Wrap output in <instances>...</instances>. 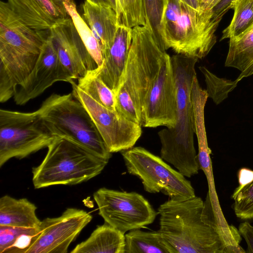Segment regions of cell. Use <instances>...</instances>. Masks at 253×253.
Masks as SVG:
<instances>
[{
  "label": "cell",
  "instance_id": "cell-26",
  "mask_svg": "<svg viewBox=\"0 0 253 253\" xmlns=\"http://www.w3.org/2000/svg\"><path fill=\"white\" fill-rule=\"evenodd\" d=\"M197 140L198 144V160L200 169L204 171L208 181L209 186L208 194L210 197L212 206L217 218L222 225H225L227 222L220 207L215 187L212 163L210 157L211 151L209 147L207 138H200Z\"/></svg>",
  "mask_w": 253,
  "mask_h": 253
},
{
  "label": "cell",
  "instance_id": "cell-9",
  "mask_svg": "<svg viewBox=\"0 0 253 253\" xmlns=\"http://www.w3.org/2000/svg\"><path fill=\"white\" fill-rule=\"evenodd\" d=\"M93 198L105 222L124 234L152 223L158 214L146 198L135 192L103 187L94 192Z\"/></svg>",
  "mask_w": 253,
  "mask_h": 253
},
{
  "label": "cell",
  "instance_id": "cell-23",
  "mask_svg": "<svg viewBox=\"0 0 253 253\" xmlns=\"http://www.w3.org/2000/svg\"><path fill=\"white\" fill-rule=\"evenodd\" d=\"M78 87L96 102L112 110H116L114 92L96 74L94 70H88L78 80Z\"/></svg>",
  "mask_w": 253,
  "mask_h": 253
},
{
  "label": "cell",
  "instance_id": "cell-39",
  "mask_svg": "<svg viewBox=\"0 0 253 253\" xmlns=\"http://www.w3.org/2000/svg\"><path fill=\"white\" fill-rule=\"evenodd\" d=\"M200 0H199V1H200Z\"/></svg>",
  "mask_w": 253,
  "mask_h": 253
},
{
  "label": "cell",
  "instance_id": "cell-12",
  "mask_svg": "<svg viewBox=\"0 0 253 253\" xmlns=\"http://www.w3.org/2000/svg\"><path fill=\"white\" fill-rule=\"evenodd\" d=\"M176 87L170 56L167 53L143 104L141 126L174 127L176 118Z\"/></svg>",
  "mask_w": 253,
  "mask_h": 253
},
{
  "label": "cell",
  "instance_id": "cell-27",
  "mask_svg": "<svg viewBox=\"0 0 253 253\" xmlns=\"http://www.w3.org/2000/svg\"><path fill=\"white\" fill-rule=\"evenodd\" d=\"M142 1L145 25L149 29L155 40L166 48L162 30V20L166 6V0H142Z\"/></svg>",
  "mask_w": 253,
  "mask_h": 253
},
{
  "label": "cell",
  "instance_id": "cell-22",
  "mask_svg": "<svg viewBox=\"0 0 253 253\" xmlns=\"http://www.w3.org/2000/svg\"><path fill=\"white\" fill-rule=\"evenodd\" d=\"M39 229L0 226V253H26Z\"/></svg>",
  "mask_w": 253,
  "mask_h": 253
},
{
  "label": "cell",
  "instance_id": "cell-19",
  "mask_svg": "<svg viewBox=\"0 0 253 253\" xmlns=\"http://www.w3.org/2000/svg\"><path fill=\"white\" fill-rule=\"evenodd\" d=\"M125 234L105 222L98 226L71 253H125Z\"/></svg>",
  "mask_w": 253,
  "mask_h": 253
},
{
  "label": "cell",
  "instance_id": "cell-18",
  "mask_svg": "<svg viewBox=\"0 0 253 253\" xmlns=\"http://www.w3.org/2000/svg\"><path fill=\"white\" fill-rule=\"evenodd\" d=\"M36 210L35 205L26 198L4 195L0 199V226L39 228L41 221Z\"/></svg>",
  "mask_w": 253,
  "mask_h": 253
},
{
  "label": "cell",
  "instance_id": "cell-4",
  "mask_svg": "<svg viewBox=\"0 0 253 253\" xmlns=\"http://www.w3.org/2000/svg\"><path fill=\"white\" fill-rule=\"evenodd\" d=\"M220 21L212 10L198 11L180 0H166L162 30L166 49L202 59L216 42L215 32Z\"/></svg>",
  "mask_w": 253,
  "mask_h": 253
},
{
  "label": "cell",
  "instance_id": "cell-25",
  "mask_svg": "<svg viewBox=\"0 0 253 253\" xmlns=\"http://www.w3.org/2000/svg\"><path fill=\"white\" fill-rule=\"evenodd\" d=\"M230 9L234 13L230 24L223 31L220 40L236 38L253 25V0H235Z\"/></svg>",
  "mask_w": 253,
  "mask_h": 253
},
{
  "label": "cell",
  "instance_id": "cell-20",
  "mask_svg": "<svg viewBox=\"0 0 253 253\" xmlns=\"http://www.w3.org/2000/svg\"><path fill=\"white\" fill-rule=\"evenodd\" d=\"M225 66L240 71L235 80L238 83L243 78L253 74V27L243 34L229 39V49Z\"/></svg>",
  "mask_w": 253,
  "mask_h": 253
},
{
  "label": "cell",
  "instance_id": "cell-16",
  "mask_svg": "<svg viewBox=\"0 0 253 253\" xmlns=\"http://www.w3.org/2000/svg\"><path fill=\"white\" fill-rule=\"evenodd\" d=\"M132 41V28L118 27L111 46L103 53L101 65L94 70L97 76L115 93Z\"/></svg>",
  "mask_w": 253,
  "mask_h": 253
},
{
  "label": "cell",
  "instance_id": "cell-14",
  "mask_svg": "<svg viewBox=\"0 0 253 253\" xmlns=\"http://www.w3.org/2000/svg\"><path fill=\"white\" fill-rule=\"evenodd\" d=\"M49 34L61 63L74 80L97 68L71 17L50 28Z\"/></svg>",
  "mask_w": 253,
  "mask_h": 253
},
{
  "label": "cell",
  "instance_id": "cell-17",
  "mask_svg": "<svg viewBox=\"0 0 253 253\" xmlns=\"http://www.w3.org/2000/svg\"><path fill=\"white\" fill-rule=\"evenodd\" d=\"M85 21L99 42L103 52L112 45L118 27L116 11L111 7L85 1L82 5Z\"/></svg>",
  "mask_w": 253,
  "mask_h": 253
},
{
  "label": "cell",
  "instance_id": "cell-5",
  "mask_svg": "<svg viewBox=\"0 0 253 253\" xmlns=\"http://www.w3.org/2000/svg\"><path fill=\"white\" fill-rule=\"evenodd\" d=\"M41 163L32 169L36 189L75 185L99 174L108 161L67 139L57 137Z\"/></svg>",
  "mask_w": 253,
  "mask_h": 253
},
{
  "label": "cell",
  "instance_id": "cell-11",
  "mask_svg": "<svg viewBox=\"0 0 253 253\" xmlns=\"http://www.w3.org/2000/svg\"><path fill=\"white\" fill-rule=\"evenodd\" d=\"M92 215L83 210L68 208L59 217L41 221L26 253H66L71 243L91 221Z\"/></svg>",
  "mask_w": 253,
  "mask_h": 253
},
{
  "label": "cell",
  "instance_id": "cell-15",
  "mask_svg": "<svg viewBox=\"0 0 253 253\" xmlns=\"http://www.w3.org/2000/svg\"><path fill=\"white\" fill-rule=\"evenodd\" d=\"M65 0H8L11 9L21 20L36 30H48L65 22L70 16Z\"/></svg>",
  "mask_w": 253,
  "mask_h": 253
},
{
  "label": "cell",
  "instance_id": "cell-2",
  "mask_svg": "<svg viewBox=\"0 0 253 253\" xmlns=\"http://www.w3.org/2000/svg\"><path fill=\"white\" fill-rule=\"evenodd\" d=\"M176 87V118L174 127L158 133L161 158L184 176L191 177L200 169L194 143L195 125L191 89L197 58L176 54L170 56Z\"/></svg>",
  "mask_w": 253,
  "mask_h": 253
},
{
  "label": "cell",
  "instance_id": "cell-30",
  "mask_svg": "<svg viewBox=\"0 0 253 253\" xmlns=\"http://www.w3.org/2000/svg\"><path fill=\"white\" fill-rule=\"evenodd\" d=\"M231 199L234 201L233 208L237 217L243 220L253 218V180L246 185H239Z\"/></svg>",
  "mask_w": 253,
  "mask_h": 253
},
{
  "label": "cell",
  "instance_id": "cell-31",
  "mask_svg": "<svg viewBox=\"0 0 253 253\" xmlns=\"http://www.w3.org/2000/svg\"><path fill=\"white\" fill-rule=\"evenodd\" d=\"M238 231L247 242L248 248L246 253H253V226L245 221L240 224Z\"/></svg>",
  "mask_w": 253,
  "mask_h": 253
},
{
  "label": "cell",
  "instance_id": "cell-8",
  "mask_svg": "<svg viewBox=\"0 0 253 253\" xmlns=\"http://www.w3.org/2000/svg\"><path fill=\"white\" fill-rule=\"evenodd\" d=\"M127 172L137 176L143 188L150 193L162 192L173 200L196 196L190 181L163 159L142 147H132L122 152Z\"/></svg>",
  "mask_w": 253,
  "mask_h": 253
},
{
  "label": "cell",
  "instance_id": "cell-37",
  "mask_svg": "<svg viewBox=\"0 0 253 253\" xmlns=\"http://www.w3.org/2000/svg\"><path fill=\"white\" fill-rule=\"evenodd\" d=\"M112 8L116 11V0H109Z\"/></svg>",
  "mask_w": 253,
  "mask_h": 253
},
{
  "label": "cell",
  "instance_id": "cell-38",
  "mask_svg": "<svg viewBox=\"0 0 253 253\" xmlns=\"http://www.w3.org/2000/svg\"><path fill=\"white\" fill-rule=\"evenodd\" d=\"M252 27H253V26H252Z\"/></svg>",
  "mask_w": 253,
  "mask_h": 253
},
{
  "label": "cell",
  "instance_id": "cell-1",
  "mask_svg": "<svg viewBox=\"0 0 253 253\" xmlns=\"http://www.w3.org/2000/svg\"><path fill=\"white\" fill-rule=\"evenodd\" d=\"M159 231L176 253H246L241 235L234 226L224 228L217 218L208 195L169 200L158 209Z\"/></svg>",
  "mask_w": 253,
  "mask_h": 253
},
{
  "label": "cell",
  "instance_id": "cell-6",
  "mask_svg": "<svg viewBox=\"0 0 253 253\" xmlns=\"http://www.w3.org/2000/svg\"><path fill=\"white\" fill-rule=\"evenodd\" d=\"M45 125L55 136L69 140L109 161L108 149L92 119L72 93H53L37 110Z\"/></svg>",
  "mask_w": 253,
  "mask_h": 253
},
{
  "label": "cell",
  "instance_id": "cell-36",
  "mask_svg": "<svg viewBox=\"0 0 253 253\" xmlns=\"http://www.w3.org/2000/svg\"><path fill=\"white\" fill-rule=\"evenodd\" d=\"M89 3L93 4L100 5L106 6L111 7L109 0H85Z\"/></svg>",
  "mask_w": 253,
  "mask_h": 253
},
{
  "label": "cell",
  "instance_id": "cell-28",
  "mask_svg": "<svg viewBox=\"0 0 253 253\" xmlns=\"http://www.w3.org/2000/svg\"><path fill=\"white\" fill-rule=\"evenodd\" d=\"M118 26L131 28L145 24L142 0H116Z\"/></svg>",
  "mask_w": 253,
  "mask_h": 253
},
{
  "label": "cell",
  "instance_id": "cell-3",
  "mask_svg": "<svg viewBox=\"0 0 253 253\" xmlns=\"http://www.w3.org/2000/svg\"><path fill=\"white\" fill-rule=\"evenodd\" d=\"M166 48L146 26L132 28V41L115 93L116 110L141 126L142 107L165 58Z\"/></svg>",
  "mask_w": 253,
  "mask_h": 253
},
{
  "label": "cell",
  "instance_id": "cell-34",
  "mask_svg": "<svg viewBox=\"0 0 253 253\" xmlns=\"http://www.w3.org/2000/svg\"><path fill=\"white\" fill-rule=\"evenodd\" d=\"M222 0H200V8L203 11L211 10Z\"/></svg>",
  "mask_w": 253,
  "mask_h": 253
},
{
  "label": "cell",
  "instance_id": "cell-13",
  "mask_svg": "<svg viewBox=\"0 0 253 253\" xmlns=\"http://www.w3.org/2000/svg\"><path fill=\"white\" fill-rule=\"evenodd\" d=\"M74 81L61 63L48 34L36 64L25 81L16 88L13 99L16 104L23 105L57 82L71 84Z\"/></svg>",
  "mask_w": 253,
  "mask_h": 253
},
{
  "label": "cell",
  "instance_id": "cell-32",
  "mask_svg": "<svg viewBox=\"0 0 253 253\" xmlns=\"http://www.w3.org/2000/svg\"><path fill=\"white\" fill-rule=\"evenodd\" d=\"M234 0H222L212 9L213 18L221 21L223 16L230 9L231 5Z\"/></svg>",
  "mask_w": 253,
  "mask_h": 253
},
{
  "label": "cell",
  "instance_id": "cell-35",
  "mask_svg": "<svg viewBox=\"0 0 253 253\" xmlns=\"http://www.w3.org/2000/svg\"><path fill=\"white\" fill-rule=\"evenodd\" d=\"M180 0L198 11L202 10L200 8L199 0Z\"/></svg>",
  "mask_w": 253,
  "mask_h": 253
},
{
  "label": "cell",
  "instance_id": "cell-7",
  "mask_svg": "<svg viewBox=\"0 0 253 253\" xmlns=\"http://www.w3.org/2000/svg\"><path fill=\"white\" fill-rule=\"evenodd\" d=\"M38 110H0V167L11 158L21 159L48 147L56 138Z\"/></svg>",
  "mask_w": 253,
  "mask_h": 253
},
{
  "label": "cell",
  "instance_id": "cell-10",
  "mask_svg": "<svg viewBox=\"0 0 253 253\" xmlns=\"http://www.w3.org/2000/svg\"><path fill=\"white\" fill-rule=\"evenodd\" d=\"M72 94L85 107L111 153L128 150L133 147L142 134L141 126L117 110L102 106L71 84Z\"/></svg>",
  "mask_w": 253,
  "mask_h": 253
},
{
  "label": "cell",
  "instance_id": "cell-29",
  "mask_svg": "<svg viewBox=\"0 0 253 253\" xmlns=\"http://www.w3.org/2000/svg\"><path fill=\"white\" fill-rule=\"evenodd\" d=\"M204 75L209 97L218 104L228 96V93L236 86L237 82L219 78L204 66L199 67Z\"/></svg>",
  "mask_w": 253,
  "mask_h": 253
},
{
  "label": "cell",
  "instance_id": "cell-33",
  "mask_svg": "<svg viewBox=\"0 0 253 253\" xmlns=\"http://www.w3.org/2000/svg\"><path fill=\"white\" fill-rule=\"evenodd\" d=\"M240 185H246L253 180V170L247 168H242L238 172Z\"/></svg>",
  "mask_w": 253,
  "mask_h": 253
},
{
  "label": "cell",
  "instance_id": "cell-21",
  "mask_svg": "<svg viewBox=\"0 0 253 253\" xmlns=\"http://www.w3.org/2000/svg\"><path fill=\"white\" fill-rule=\"evenodd\" d=\"M125 235V253H176L159 230L146 232L136 229Z\"/></svg>",
  "mask_w": 253,
  "mask_h": 253
},
{
  "label": "cell",
  "instance_id": "cell-24",
  "mask_svg": "<svg viewBox=\"0 0 253 253\" xmlns=\"http://www.w3.org/2000/svg\"><path fill=\"white\" fill-rule=\"evenodd\" d=\"M64 4L86 48L97 65V68L100 67L103 58L99 42L85 20H83L78 12L74 0H65Z\"/></svg>",
  "mask_w": 253,
  "mask_h": 253
}]
</instances>
